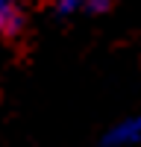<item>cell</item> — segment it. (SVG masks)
<instances>
[{
    "instance_id": "cell-3",
    "label": "cell",
    "mask_w": 141,
    "mask_h": 147,
    "mask_svg": "<svg viewBox=\"0 0 141 147\" xmlns=\"http://www.w3.org/2000/svg\"><path fill=\"white\" fill-rule=\"evenodd\" d=\"M115 0H53V12L59 18H77V15H103L112 9Z\"/></svg>"
},
{
    "instance_id": "cell-1",
    "label": "cell",
    "mask_w": 141,
    "mask_h": 147,
    "mask_svg": "<svg viewBox=\"0 0 141 147\" xmlns=\"http://www.w3.org/2000/svg\"><path fill=\"white\" fill-rule=\"evenodd\" d=\"M27 30V3L23 0H0V41L21 38Z\"/></svg>"
},
{
    "instance_id": "cell-2",
    "label": "cell",
    "mask_w": 141,
    "mask_h": 147,
    "mask_svg": "<svg viewBox=\"0 0 141 147\" xmlns=\"http://www.w3.org/2000/svg\"><path fill=\"white\" fill-rule=\"evenodd\" d=\"M106 147H138L141 144V115L121 118L117 124H112L103 136Z\"/></svg>"
}]
</instances>
